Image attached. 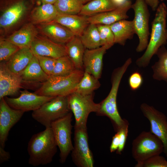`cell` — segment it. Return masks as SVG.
Returning a JSON list of instances; mask_svg holds the SVG:
<instances>
[{
  "mask_svg": "<svg viewBox=\"0 0 167 167\" xmlns=\"http://www.w3.org/2000/svg\"><path fill=\"white\" fill-rule=\"evenodd\" d=\"M24 85L41 83L46 81L49 76L41 66L37 57L34 56L27 66L19 73Z\"/></svg>",
  "mask_w": 167,
  "mask_h": 167,
  "instance_id": "21",
  "label": "cell"
},
{
  "mask_svg": "<svg viewBox=\"0 0 167 167\" xmlns=\"http://www.w3.org/2000/svg\"><path fill=\"white\" fill-rule=\"evenodd\" d=\"M65 46L66 54L72 61L76 69L84 70L83 58L86 48L80 37L75 36Z\"/></svg>",
  "mask_w": 167,
  "mask_h": 167,
  "instance_id": "26",
  "label": "cell"
},
{
  "mask_svg": "<svg viewBox=\"0 0 167 167\" xmlns=\"http://www.w3.org/2000/svg\"><path fill=\"white\" fill-rule=\"evenodd\" d=\"M128 122L121 128L117 131L119 134V145L116 152L118 154H121L123 151L128 135Z\"/></svg>",
  "mask_w": 167,
  "mask_h": 167,
  "instance_id": "38",
  "label": "cell"
},
{
  "mask_svg": "<svg viewBox=\"0 0 167 167\" xmlns=\"http://www.w3.org/2000/svg\"><path fill=\"white\" fill-rule=\"evenodd\" d=\"M96 25L99 32L101 46H105L107 49H109L115 44L114 35L110 25Z\"/></svg>",
  "mask_w": 167,
  "mask_h": 167,
  "instance_id": "34",
  "label": "cell"
},
{
  "mask_svg": "<svg viewBox=\"0 0 167 167\" xmlns=\"http://www.w3.org/2000/svg\"><path fill=\"white\" fill-rule=\"evenodd\" d=\"M156 54L158 60L152 67V77L155 80L167 83V49L164 45L159 49Z\"/></svg>",
  "mask_w": 167,
  "mask_h": 167,
  "instance_id": "28",
  "label": "cell"
},
{
  "mask_svg": "<svg viewBox=\"0 0 167 167\" xmlns=\"http://www.w3.org/2000/svg\"><path fill=\"white\" fill-rule=\"evenodd\" d=\"M34 56L30 48H20L7 61L5 62L6 64L11 71L19 74L27 66Z\"/></svg>",
  "mask_w": 167,
  "mask_h": 167,
  "instance_id": "24",
  "label": "cell"
},
{
  "mask_svg": "<svg viewBox=\"0 0 167 167\" xmlns=\"http://www.w3.org/2000/svg\"><path fill=\"white\" fill-rule=\"evenodd\" d=\"M19 96L16 98L6 96L4 98L11 108L25 112L35 110L45 103L54 97L37 94L25 90L20 92Z\"/></svg>",
  "mask_w": 167,
  "mask_h": 167,
  "instance_id": "13",
  "label": "cell"
},
{
  "mask_svg": "<svg viewBox=\"0 0 167 167\" xmlns=\"http://www.w3.org/2000/svg\"><path fill=\"white\" fill-rule=\"evenodd\" d=\"M42 4H54L57 0H39Z\"/></svg>",
  "mask_w": 167,
  "mask_h": 167,
  "instance_id": "43",
  "label": "cell"
},
{
  "mask_svg": "<svg viewBox=\"0 0 167 167\" xmlns=\"http://www.w3.org/2000/svg\"><path fill=\"white\" fill-rule=\"evenodd\" d=\"M38 33L36 26L29 22L23 25L20 28L9 34L6 38L20 48H30Z\"/></svg>",
  "mask_w": 167,
  "mask_h": 167,
  "instance_id": "20",
  "label": "cell"
},
{
  "mask_svg": "<svg viewBox=\"0 0 167 167\" xmlns=\"http://www.w3.org/2000/svg\"><path fill=\"white\" fill-rule=\"evenodd\" d=\"M159 155L153 156L147 160L137 162L135 167H167V161Z\"/></svg>",
  "mask_w": 167,
  "mask_h": 167,
  "instance_id": "35",
  "label": "cell"
},
{
  "mask_svg": "<svg viewBox=\"0 0 167 167\" xmlns=\"http://www.w3.org/2000/svg\"><path fill=\"white\" fill-rule=\"evenodd\" d=\"M58 14H79L84 4L80 0H57L54 4Z\"/></svg>",
  "mask_w": 167,
  "mask_h": 167,
  "instance_id": "31",
  "label": "cell"
},
{
  "mask_svg": "<svg viewBox=\"0 0 167 167\" xmlns=\"http://www.w3.org/2000/svg\"><path fill=\"white\" fill-rule=\"evenodd\" d=\"M88 18L79 14H58L54 21L68 28L75 36L80 37L89 24Z\"/></svg>",
  "mask_w": 167,
  "mask_h": 167,
  "instance_id": "22",
  "label": "cell"
},
{
  "mask_svg": "<svg viewBox=\"0 0 167 167\" xmlns=\"http://www.w3.org/2000/svg\"><path fill=\"white\" fill-rule=\"evenodd\" d=\"M154 18L152 23L151 32L148 44L144 54L136 61L139 67H145L149 64L159 49L167 42L166 18L167 8L163 2L156 9Z\"/></svg>",
  "mask_w": 167,
  "mask_h": 167,
  "instance_id": "2",
  "label": "cell"
},
{
  "mask_svg": "<svg viewBox=\"0 0 167 167\" xmlns=\"http://www.w3.org/2000/svg\"><path fill=\"white\" fill-rule=\"evenodd\" d=\"M79 37L86 49H92L101 46L99 32L96 24H89Z\"/></svg>",
  "mask_w": 167,
  "mask_h": 167,
  "instance_id": "29",
  "label": "cell"
},
{
  "mask_svg": "<svg viewBox=\"0 0 167 167\" xmlns=\"http://www.w3.org/2000/svg\"><path fill=\"white\" fill-rule=\"evenodd\" d=\"M36 56L37 57L40 65L44 71L48 75H52L57 59L48 56Z\"/></svg>",
  "mask_w": 167,
  "mask_h": 167,
  "instance_id": "36",
  "label": "cell"
},
{
  "mask_svg": "<svg viewBox=\"0 0 167 167\" xmlns=\"http://www.w3.org/2000/svg\"><path fill=\"white\" fill-rule=\"evenodd\" d=\"M57 147L51 127L33 135L28 145V164L37 166L50 163L56 153Z\"/></svg>",
  "mask_w": 167,
  "mask_h": 167,
  "instance_id": "1",
  "label": "cell"
},
{
  "mask_svg": "<svg viewBox=\"0 0 167 167\" xmlns=\"http://www.w3.org/2000/svg\"><path fill=\"white\" fill-rule=\"evenodd\" d=\"M148 6L145 0H135L131 6L134 12L133 26L139 41L136 49L137 52L145 50L149 41L150 13Z\"/></svg>",
  "mask_w": 167,
  "mask_h": 167,
  "instance_id": "10",
  "label": "cell"
},
{
  "mask_svg": "<svg viewBox=\"0 0 167 167\" xmlns=\"http://www.w3.org/2000/svg\"><path fill=\"white\" fill-rule=\"evenodd\" d=\"M144 116L149 121L150 131L159 138L163 142L164 151L167 157V118L162 113L153 106L143 103L140 106Z\"/></svg>",
  "mask_w": 167,
  "mask_h": 167,
  "instance_id": "12",
  "label": "cell"
},
{
  "mask_svg": "<svg viewBox=\"0 0 167 167\" xmlns=\"http://www.w3.org/2000/svg\"><path fill=\"white\" fill-rule=\"evenodd\" d=\"M81 2L83 4H85V3H87L88 2L91 1L92 0H80Z\"/></svg>",
  "mask_w": 167,
  "mask_h": 167,
  "instance_id": "44",
  "label": "cell"
},
{
  "mask_svg": "<svg viewBox=\"0 0 167 167\" xmlns=\"http://www.w3.org/2000/svg\"><path fill=\"white\" fill-rule=\"evenodd\" d=\"M77 69L67 55L57 59L52 75L65 76L69 75Z\"/></svg>",
  "mask_w": 167,
  "mask_h": 167,
  "instance_id": "32",
  "label": "cell"
},
{
  "mask_svg": "<svg viewBox=\"0 0 167 167\" xmlns=\"http://www.w3.org/2000/svg\"><path fill=\"white\" fill-rule=\"evenodd\" d=\"M0 8V36L15 31L28 18L29 19L32 10L26 0H16Z\"/></svg>",
  "mask_w": 167,
  "mask_h": 167,
  "instance_id": "5",
  "label": "cell"
},
{
  "mask_svg": "<svg viewBox=\"0 0 167 167\" xmlns=\"http://www.w3.org/2000/svg\"><path fill=\"white\" fill-rule=\"evenodd\" d=\"M132 3L129 0L123 5L111 11L88 17L89 24L110 25L118 21L129 18L128 11L131 8Z\"/></svg>",
  "mask_w": 167,
  "mask_h": 167,
  "instance_id": "19",
  "label": "cell"
},
{
  "mask_svg": "<svg viewBox=\"0 0 167 167\" xmlns=\"http://www.w3.org/2000/svg\"><path fill=\"white\" fill-rule=\"evenodd\" d=\"M84 73V70L77 69L67 76H49L35 92L39 95L53 97L68 96L75 92Z\"/></svg>",
  "mask_w": 167,
  "mask_h": 167,
  "instance_id": "4",
  "label": "cell"
},
{
  "mask_svg": "<svg viewBox=\"0 0 167 167\" xmlns=\"http://www.w3.org/2000/svg\"><path fill=\"white\" fill-rule=\"evenodd\" d=\"M10 157V153L5 151L4 148L0 146V164L8 161Z\"/></svg>",
  "mask_w": 167,
  "mask_h": 167,
  "instance_id": "40",
  "label": "cell"
},
{
  "mask_svg": "<svg viewBox=\"0 0 167 167\" xmlns=\"http://www.w3.org/2000/svg\"><path fill=\"white\" fill-rule=\"evenodd\" d=\"M24 112L10 107L4 98L0 100V146L4 148L9 132Z\"/></svg>",
  "mask_w": 167,
  "mask_h": 167,
  "instance_id": "14",
  "label": "cell"
},
{
  "mask_svg": "<svg viewBox=\"0 0 167 167\" xmlns=\"http://www.w3.org/2000/svg\"><path fill=\"white\" fill-rule=\"evenodd\" d=\"M132 62L128 58L121 66L115 69L111 78V88L108 95L101 103L98 114L108 117L113 122L117 131L128 121L121 117L117 108V98L122 77Z\"/></svg>",
  "mask_w": 167,
  "mask_h": 167,
  "instance_id": "3",
  "label": "cell"
},
{
  "mask_svg": "<svg viewBox=\"0 0 167 167\" xmlns=\"http://www.w3.org/2000/svg\"><path fill=\"white\" fill-rule=\"evenodd\" d=\"M58 14L54 4H43L32 10L29 19L36 25L54 21Z\"/></svg>",
  "mask_w": 167,
  "mask_h": 167,
  "instance_id": "23",
  "label": "cell"
},
{
  "mask_svg": "<svg viewBox=\"0 0 167 167\" xmlns=\"http://www.w3.org/2000/svg\"><path fill=\"white\" fill-rule=\"evenodd\" d=\"M110 26L114 35L115 44L124 46L126 41L132 39L135 34L132 20H120Z\"/></svg>",
  "mask_w": 167,
  "mask_h": 167,
  "instance_id": "25",
  "label": "cell"
},
{
  "mask_svg": "<svg viewBox=\"0 0 167 167\" xmlns=\"http://www.w3.org/2000/svg\"><path fill=\"white\" fill-rule=\"evenodd\" d=\"M72 116V113L71 111L53 122L51 125L57 145L60 150L59 161L62 164L65 162L74 147L71 140Z\"/></svg>",
  "mask_w": 167,
  "mask_h": 167,
  "instance_id": "9",
  "label": "cell"
},
{
  "mask_svg": "<svg viewBox=\"0 0 167 167\" xmlns=\"http://www.w3.org/2000/svg\"><path fill=\"white\" fill-rule=\"evenodd\" d=\"M36 26L39 33L58 43L65 45L75 36L68 28L54 21Z\"/></svg>",
  "mask_w": 167,
  "mask_h": 167,
  "instance_id": "17",
  "label": "cell"
},
{
  "mask_svg": "<svg viewBox=\"0 0 167 167\" xmlns=\"http://www.w3.org/2000/svg\"><path fill=\"white\" fill-rule=\"evenodd\" d=\"M119 134L118 131L113 137L111 143L110 147L111 152H113L118 150L119 145Z\"/></svg>",
  "mask_w": 167,
  "mask_h": 167,
  "instance_id": "39",
  "label": "cell"
},
{
  "mask_svg": "<svg viewBox=\"0 0 167 167\" xmlns=\"http://www.w3.org/2000/svg\"><path fill=\"white\" fill-rule=\"evenodd\" d=\"M30 49L35 56H48L57 59L67 55L65 45L57 43L38 34L32 42Z\"/></svg>",
  "mask_w": 167,
  "mask_h": 167,
  "instance_id": "15",
  "label": "cell"
},
{
  "mask_svg": "<svg viewBox=\"0 0 167 167\" xmlns=\"http://www.w3.org/2000/svg\"><path fill=\"white\" fill-rule=\"evenodd\" d=\"M20 49L18 46L4 38V36H0V62L7 61Z\"/></svg>",
  "mask_w": 167,
  "mask_h": 167,
  "instance_id": "33",
  "label": "cell"
},
{
  "mask_svg": "<svg viewBox=\"0 0 167 167\" xmlns=\"http://www.w3.org/2000/svg\"><path fill=\"white\" fill-rule=\"evenodd\" d=\"M165 0H160V1H165Z\"/></svg>",
  "mask_w": 167,
  "mask_h": 167,
  "instance_id": "45",
  "label": "cell"
},
{
  "mask_svg": "<svg viewBox=\"0 0 167 167\" xmlns=\"http://www.w3.org/2000/svg\"><path fill=\"white\" fill-rule=\"evenodd\" d=\"M161 140L150 131H143L133 141L131 153L137 162L143 161L164 151Z\"/></svg>",
  "mask_w": 167,
  "mask_h": 167,
  "instance_id": "7",
  "label": "cell"
},
{
  "mask_svg": "<svg viewBox=\"0 0 167 167\" xmlns=\"http://www.w3.org/2000/svg\"><path fill=\"white\" fill-rule=\"evenodd\" d=\"M100 86L98 79L84 71L82 77L76 86L75 92L83 95L92 94L94 91Z\"/></svg>",
  "mask_w": 167,
  "mask_h": 167,
  "instance_id": "30",
  "label": "cell"
},
{
  "mask_svg": "<svg viewBox=\"0 0 167 167\" xmlns=\"http://www.w3.org/2000/svg\"><path fill=\"white\" fill-rule=\"evenodd\" d=\"M128 84L131 89L135 91L139 88L143 82V78L142 74L136 71L132 73L129 77Z\"/></svg>",
  "mask_w": 167,
  "mask_h": 167,
  "instance_id": "37",
  "label": "cell"
},
{
  "mask_svg": "<svg viewBox=\"0 0 167 167\" xmlns=\"http://www.w3.org/2000/svg\"><path fill=\"white\" fill-rule=\"evenodd\" d=\"M107 50L104 46L92 49H86L83 58L84 71L99 79L102 74L103 56Z\"/></svg>",
  "mask_w": 167,
  "mask_h": 167,
  "instance_id": "18",
  "label": "cell"
},
{
  "mask_svg": "<svg viewBox=\"0 0 167 167\" xmlns=\"http://www.w3.org/2000/svg\"><path fill=\"white\" fill-rule=\"evenodd\" d=\"M117 7L112 0H92L84 4L79 15L89 17Z\"/></svg>",
  "mask_w": 167,
  "mask_h": 167,
  "instance_id": "27",
  "label": "cell"
},
{
  "mask_svg": "<svg viewBox=\"0 0 167 167\" xmlns=\"http://www.w3.org/2000/svg\"><path fill=\"white\" fill-rule=\"evenodd\" d=\"M74 145L71 153L73 161L79 167H93L94 160L88 142L86 127H74Z\"/></svg>",
  "mask_w": 167,
  "mask_h": 167,
  "instance_id": "11",
  "label": "cell"
},
{
  "mask_svg": "<svg viewBox=\"0 0 167 167\" xmlns=\"http://www.w3.org/2000/svg\"><path fill=\"white\" fill-rule=\"evenodd\" d=\"M0 64V100L7 96L16 95L23 86L19 74L11 71L5 62Z\"/></svg>",
  "mask_w": 167,
  "mask_h": 167,
  "instance_id": "16",
  "label": "cell"
},
{
  "mask_svg": "<svg viewBox=\"0 0 167 167\" xmlns=\"http://www.w3.org/2000/svg\"><path fill=\"white\" fill-rule=\"evenodd\" d=\"M93 96V94L83 95L75 92L67 96L69 107L75 118L74 127L87 126L90 113H99L100 104L94 102Z\"/></svg>",
  "mask_w": 167,
  "mask_h": 167,
  "instance_id": "8",
  "label": "cell"
},
{
  "mask_svg": "<svg viewBox=\"0 0 167 167\" xmlns=\"http://www.w3.org/2000/svg\"><path fill=\"white\" fill-rule=\"evenodd\" d=\"M71 111L67 96H57L33 111L32 117L46 128L51 127L53 122Z\"/></svg>",
  "mask_w": 167,
  "mask_h": 167,
  "instance_id": "6",
  "label": "cell"
},
{
  "mask_svg": "<svg viewBox=\"0 0 167 167\" xmlns=\"http://www.w3.org/2000/svg\"><path fill=\"white\" fill-rule=\"evenodd\" d=\"M148 6L154 11H156L160 3V0H145Z\"/></svg>",
  "mask_w": 167,
  "mask_h": 167,
  "instance_id": "41",
  "label": "cell"
},
{
  "mask_svg": "<svg viewBox=\"0 0 167 167\" xmlns=\"http://www.w3.org/2000/svg\"><path fill=\"white\" fill-rule=\"evenodd\" d=\"M114 3L117 6H122L129 0H112Z\"/></svg>",
  "mask_w": 167,
  "mask_h": 167,
  "instance_id": "42",
  "label": "cell"
}]
</instances>
